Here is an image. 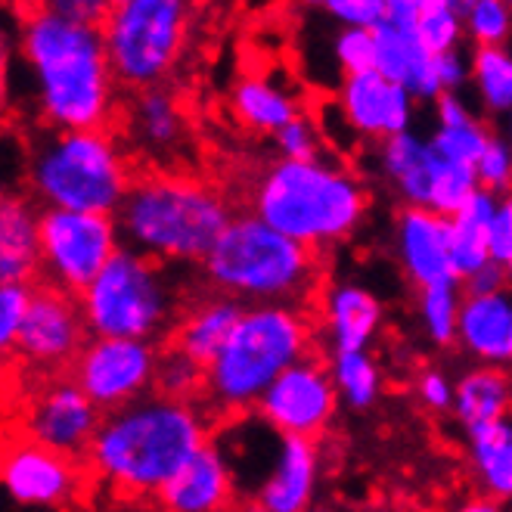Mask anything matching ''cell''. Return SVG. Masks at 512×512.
<instances>
[{"label":"cell","mask_w":512,"mask_h":512,"mask_svg":"<svg viewBox=\"0 0 512 512\" xmlns=\"http://www.w3.org/2000/svg\"><path fill=\"white\" fill-rule=\"evenodd\" d=\"M19 56L32 72L38 112L53 131H106L115 75L103 28L81 25L50 4L19 19Z\"/></svg>","instance_id":"6da1fadb"},{"label":"cell","mask_w":512,"mask_h":512,"mask_svg":"<svg viewBox=\"0 0 512 512\" xmlns=\"http://www.w3.org/2000/svg\"><path fill=\"white\" fill-rule=\"evenodd\" d=\"M208 444V419L193 401L146 395L106 413L87 463L115 491L156 494Z\"/></svg>","instance_id":"7a4b0ae2"},{"label":"cell","mask_w":512,"mask_h":512,"mask_svg":"<svg viewBox=\"0 0 512 512\" xmlns=\"http://www.w3.org/2000/svg\"><path fill=\"white\" fill-rule=\"evenodd\" d=\"M230 202L187 174H143L118 208L125 246L153 261H205L233 221Z\"/></svg>","instance_id":"3957f363"},{"label":"cell","mask_w":512,"mask_h":512,"mask_svg":"<svg viewBox=\"0 0 512 512\" xmlns=\"http://www.w3.org/2000/svg\"><path fill=\"white\" fill-rule=\"evenodd\" d=\"M370 208L364 184L342 165H267L252 187V215L311 252L348 239Z\"/></svg>","instance_id":"277c9868"},{"label":"cell","mask_w":512,"mask_h":512,"mask_svg":"<svg viewBox=\"0 0 512 512\" xmlns=\"http://www.w3.org/2000/svg\"><path fill=\"white\" fill-rule=\"evenodd\" d=\"M205 283L243 305L298 308L317 283V252L267 227L258 215H236L202 261Z\"/></svg>","instance_id":"5b68a950"},{"label":"cell","mask_w":512,"mask_h":512,"mask_svg":"<svg viewBox=\"0 0 512 512\" xmlns=\"http://www.w3.org/2000/svg\"><path fill=\"white\" fill-rule=\"evenodd\" d=\"M311 354V323L292 305H252L236 323L233 336L205 370L208 404L224 413L258 407L289 367Z\"/></svg>","instance_id":"8992f818"},{"label":"cell","mask_w":512,"mask_h":512,"mask_svg":"<svg viewBox=\"0 0 512 512\" xmlns=\"http://www.w3.org/2000/svg\"><path fill=\"white\" fill-rule=\"evenodd\" d=\"M28 190L44 208L115 218L134 184L109 131H53L28 159Z\"/></svg>","instance_id":"52a82bcc"},{"label":"cell","mask_w":512,"mask_h":512,"mask_svg":"<svg viewBox=\"0 0 512 512\" xmlns=\"http://www.w3.org/2000/svg\"><path fill=\"white\" fill-rule=\"evenodd\" d=\"M78 301L87 333L94 339H134L156 345L174 320V289L162 264L128 246L115 252Z\"/></svg>","instance_id":"ba28073f"},{"label":"cell","mask_w":512,"mask_h":512,"mask_svg":"<svg viewBox=\"0 0 512 512\" xmlns=\"http://www.w3.org/2000/svg\"><path fill=\"white\" fill-rule=\"evenodd\" d=\"M190 7L180 0H118L103 25L118 84L149 90L174 69L187 44Z\"/></svg>","instance_id":"9c48e42d"},{"label":"cell","mask_w":512,"mask_h":512,"mask_svg":"<svg viewBox=\"0 0 512 512\" xmlns=\"http://www.w3.org/2000/svg\"><path fill=\"white\" fill-rule=\"evenodd\" d=\"M125 246L115 218L78 212H41V277L44 283L81 295Z\"/></svg>","instance_id":"30bf717a"},{"label":"cell","mask_w":512,"mask_h":512,"mask_svg":"<svg viewBox=\"0 0 512 512\" xmlns=\"http://www.w3.org/2000/svg\"><path fill=\"white\" fill-rule=\"evenodd\" d=\"M159 348L134 339H90L72 364V379L103 413H115L156 388Z\"/></svg>","instance_id":"8fae6325"},{"label":"cell","mask_w":512,"mask_h":512,"mask_svg":"<svg viewBox=\"0 0 512 512\" xmlns=\"http://www.w3.org/2000/svg\"><path fill=\"white\" fill-rule=\"evenodd\" d=\"M336 407L339 388L333 370L320 357L308 354L267 388V395L258 401L255 410L274 432L314 441L333 423Z\"/></svg>","instance_id":"7c38bea8"},{"label":"cell","mask_w":512,"mask_h":512,"mask_svg":"<svg viewBox=\"0 0 512 512\" xmlns=\"http://www.w3.org/2000/svg\"><path fill=\"white\" fill-rule=\"evenodd\" d=\"M103 419V410L84 395L72 376H66L50 382L28 401L22 416V435L41 447L56 450V454L87 457Z\"/></svg>","instance_id":"4fadbf2b"},{"label":"cell","mask_w":512,"mask_h":512,"mask_svg":"<svg viewBox=\"0 0 512 512\" xmlns=\"http://www.w3.org/2000/svg\"><path fill=\"white\" fill-rule=\"evenodd\" d=\"M87 323L78 295H69L50 283H35L32 305L22 323L16 354L32 367H63L75 364V357L87 345Z\"/></svg>","instance_id":"5bb4252c"},{"label":"cell","mask_w":512,"mask_h":512,"mask_svg":"<svg viewBox=\"0 0 512 512\" xmlns=\"http://www.w3.org/2000/svg\"><path fill=\"white\" fill-rule=\"evenodd\" d=\"M4 488L10 500L28 509H56L66 506L78 491V466L75 457L56 454L19 435L10 441L4 454Z\"/></svg>","instance_id":"9a60e30c"},{"label":"cell","mask_w":512,"mask_h":512,"mask_svg":"<svg viewBox=\"0 0 512 512\" xmlns=\"http://www.w3.org/2000/svg\"><path fill=\"white\" fill-rule=\"evenodd\" d=\"M395 249L407 280L419 286V292L441 283H463L454 267L450 218L435 215L432 208H401L395 221Z\"/></svg>","instance_id":"2e32d148"},{"label":"cell","mask_w":512,"mask_h":512,"mask_svg":"<svg viewBox=\"0 0 512 512\" xmlns=\"http://www.w3.org/2000/svg\"><path fill=\"white\" fill-rule=\"evenodd\" d=\"M339 112L351 131L364 140H388L410 131L413 118V97L401 84H391L379 72L351 75L339 87Z\"/></svg>","instance_id":"e0dca14e"},{"label":"cell","mask_w":512,"mask_h":512,"mask_svg":"<svg viewBox=\"0 0 512 512\" xmlns=\"http://www.w3.org/2000/svg\"><path fill=\"white\" fill-rule=\"evenodd\" d=\"M233 472L215 441H208L199 454L180 469L159 491V506L165 512H224L233 500Z\"/></svg>","instance_id":"ac0fdd59"},{"label":"cell","mask_w":512,"mask_h":512,"mask_svg":"<svg viewBox=\"0 0 512 512\" xmlns=\"http://www.w3.org/2000/svg\"><path fill=\"white\" fill-rule=\"evenodd\" d=\"M320 475L317 444L283 435L277 466L255 497L258 512H308Z\"/></svg>","instance_id":"d6986e66"},{"label":"cell","mask_w":512,"mask_h":512,"mask_svg":"<svg viewBox=\"0 0 512 512\" xmlns=\"http://www.w3.org/2000/svg\"><path fill=\"white\" fill-rule=\"evenodd\" d=\"M376 38V72L391 84L410 90L413 100H438L444 90L435 75V56L416 41L413 32L395 28L391 22H379L373 28Z\"/></svg>","instance_id":"ffe728a7"},{"label":"cell","mask_w":512,"mask_h":512,"mask_svg":"<svg viewBox=\"0 0 512 512\" xmlns=\"http://www.w3.org/2000/svg\"><path fill=\"white\" fill-rule=\"evenodd\" d=\"M41 274V212L32 199L7 193L0 202V283H28Z\"/></svg>","instance_id":"44dd1931"},{"label":"cell","mask_w":512,"mask_h":512,"mask_svg":"<svg viewBox=\"0 0 512 512\" xmlns=\"http://www.w3.org/2000/svg\"><path fill=\"white\" fill-rule=\"evenodd\" d=\"M323 323L333 354L367 351L382 326V305L364 286L336 283L323 295Z\"/></svg>","instance_id":"7402d4cb"},{"label":"cell","mask_w":512,"mask_h":512,"mask_svg":"<svg viewBox=\"0 0 512 512\" xmlns=\"http://www.w3.org/2000/svg\"><path fill=\"white\" fill-rule=\"evenodd\" d=\"M246 308L249 305H243V301L215 292L212 298H205L196 308H190L187 317L177 323L171 348H177L180 354L196 360L202 370H208L221 354V348L227 345V339L233 336L236 323L243 320Z\"/></svg>","instance_id":"603a6c76"},{"label":"cell","mask_w":512,"mask_h":512,"mask_svg":"<svg viewBox=\"0 0 512 512\" xmlns=\"http://www.w3.org/2000/svg\"><path fill=\"white\" fill-rule=\"evenodd\" d=\"M379 165H382L385 177L395 184L404 205L429 208L441 159L426 137H419L416 131H407V134L382 140L379 143Z\"/></svg>","instance_id":"cb8c5ba5"},{"label":"cell","mask_w":512,"mask_h":512,"mask_svg":"<svg viewBox=\"0 0 512 512\" xmlns=\"http://www.w3.org/2000/svg\"><path fill=\"white\" fill-rule=\"evenodd\" d=\"M460 345L485 360V367H500L512 360V295L463 298L460 311Z\"/></svg>","instance_id":"d4e9b609"},{"label":"cell","mask_w":512,"mask_h":512,"mask_svg":"<svg viewBox=\"0 0 512 512\" xmlns=\"http://www.w3.org/2000/svg\"><path fill=\"white\" fill-rule=\"evenodd\" d=\"M230 106L233 115L239 118V125H246L255 134H274V137L301 115V106L289 90L264 75L236 81Z\"/></svg>","instance_id":"484cf974"},{"label":"cell","mask_w":512,"mask_h":512,"mask_svg":"<svg viewBox=\"0 0 512 512\" xmlns=\"http://www.w3.org/2000/svg\"><path fill=\"white\" fill-rule=\"evenodd\" d=\"M512 382L500 367H475L457 379L454 416L466 432L509 419Z\"/></svg>","instance_id":"4316f807"},{"label":"cell","mask_w":512,"mask_h":512,"mask_svg":"<svg viewBox=\"0 0 512 512\" xmlns=\"http://www.w3.org/2000/svg\"><path fill=\"white\" fill-rule=\"evenodd\" d=\"M469 460L488 497L512 500V419L466 432Z\"/></svg>","instance_id":"83f0119b"},{"label":"cell","mask_w":512,"mask_h":512,"mask_svg":"<svg viewBox=\"0 0 512 512\" xmlns=\"http://www.w3.org/2000/svg\"><path fill=\"white\" fill-rule=\"evenodd\" d=\"M497 205H500L497 193L478 190L463 212L450 218V243H454V267L460 280L472 277L475 270H481L491 261L488 233L497 215Z\"/></svg>","instance_id":"f1b7e54d"},{"label":"cell","mask_w":512,"mask_h":512,"mask_svg":"<svg viewBox=\"0 0 512 512\" xmlns=\"http://www.w3.org/2000/svg\"><path fill=\"white\" fill-rule=\"evenodd\" d=\"M134 128H137L140 143L165 153V149L180 143L184 118H180V109L168 90L149 87V90H140V97L134 103Z\"/></svg>","instance_id":"f546056e"},{"label":"cell","mask_w":512,"mask_h":512,"mask_svg":"<svg viewBox=\"0 0 512 512\" xmlns=\"http://www.w3.org/2000/svg\"><path fill=\"white\" fill-rule=\"evenodd\" d=\"M339 398L351 410H370L382 395V373L370 351H342L329 360Z\"/></svg>","instance_id":"4dcf8cb0"},{"label":"cell","mask_w":512,"mask_h":512,"mask_svg":"<svg viewBox=\"0 0 512 512\" xmlns=\"http://www.w3.org/2000/svg\"><path fill=\"white\" fill-rule=\"evenodd\" d=\"M469 69L485 109L494 115L512 112V53L506 47H475Z\"/></svg>","instance_id":"1f68e13d"},{"label":"cell","mask_w":512,"mask_h":512,"mask_svg":"<svg viewBox=\"0 0 512 512\" xmlns=\"http://www.w3.org/2000/svg\"><path fill=\"white\" fill-rule=\"evenodd\" d=\"M466 32L463 0H419V16L413 35L432 56L454 53Z\"/></svg>","instance_id":"d6a6232c"},{"label":"cell","mask_w":512,"mask_h":512,"mask_svg":"<svg viewBox=\"0 0 512 512\" xmlns=\"http://www.w3.org/2000/svg\"><path fill=\"white\" fill-rule=\"evenodd\" d=\"M460 283H441L419 292V323H423L429 342L447 348L460 342V311H463Z\"/></svg>","instance_id":"836d02e7"},{"label":"cell","mask_w":512,"mask_h":512,"mask_svg":"<svg viewBox=\"0 0 512 512\" xmlns=\"http://www.w3.org/2000/svg\"><path fill=\"white\" fill-rule=\"evenodd\" d=\"M491 131L472 118L466 125H454V128H435V134L429 137L432 149L438 153L441 162L450 165H463V168H475L478 159L485 156V149L491 143Z\"/></svg>","instance_id":"e575fe53"},{"label":"cell","mask_w":512,"mask_h":512,"mask_svg":"<svg viewBox=\"0 0 512 512\" xmlns=\"http://www.w3.org/2000/svg\"><path fill=\"white\" fill-rule=\"evenodd\" d=\"M199 391H205V370L196 364V360H190L187 354H180L171 345L165 351H159L153 395L174 398V401H193Z\"/></svg>","instance_id":"d590c367"},{"label":"cell","mask_w":512,"mask_h":512,"mask_svg":"<svg viewBox=\"0 0 512 512\" xmlns=\"http://www.w3.org/2000/svg\"><path fill=\"white\" fill-rule=\"evenodd\" d=\"M463 22L475 47H503L512 35V7L503 0H463Z\"/></svg>","instance_id":"8d00e7d4"},{"label":"cell","mask_w":512,"mask_h":512,"mask_svg":"<svg viewBox=\"0 0 512 512\" xmlns=\"http://www.w3.org/2000/svg\"><path fill=\"white\" fill-rule=\"evenodd\" d=\"M478 190H481V184H478L475 168L441 162L438 177H435V187H432L429 208H432L435 215H441V218H454V215H460L463 208L472 202V196Z\"/></svg>","instance_id":"74e56055"},{"label":"cell","mask_w":512,"mask_h":512,"mask_svg":"<svg viewBox=\"0 0 512 512\" xmlns=\"http://www.w3.org/2000/svg\"><path fill=\"white\" fill-rule=\"evenodd\" d=\"M333 53H336V63L345 72V78L376 72L373 28H339V35L333 38Z\"/></svg>","instance_id":"f35d334b"},{"label":"cell","mask_w":512,"mask_h":512,"mask_svg":"<svg viewBox=\"0 0 512 512\" xmlns=\"http://www.w3.org/2000/svg\"><path fill=\"white\" fill-rule=\"evenodd\" d=\"M280 159L286 162H323V131L301 112L292 125H286L277 137Z\"/></svg>","instance_id":"ab89813d"},{"label":"cell","mask_w":512,"mask_h":512,"mask_svg":"<svg viewBox=\"0 0 512 512\" xmlns=\"http://www.w3.org/2000/svg\"><path fill=\"white\" fill-rule=\"evenodd\" d=\"M32 289L28 283H0V348L7 354L16 348L22 323L32 305Z\"/></svg>","instance_id":"60d3db41"},{"label":"cell","mask_w":512,"mask_h":512,"mask_svg":"<svg viewBox=\"0 0 512 512\" xmlns=\"http://www.w3.org/2000/svg\"><path fill=\"white\" fill-rule=\"evenodd\" d=\"M475 174H478L481 190L509 196L512 193V146H509V140L491 137L485 156H481L475 165Z\"/></svg>","instance_id":"b9f144b4"},{"label":"cell","mask_w":512,"mask_h":512,"mask_svg":"<svg viewBox=\"0 0 512 512\" xmlns=\"http://www.w3.org/2000/svg\"><path fill=\"white\" fill-rule=\"evenodd\" d=\"M317 10L336 19L342 28H376L385 22L388 0H323Z\"/></svg>","instance_id":"7bdbcfd3"},{"label":"cell","mask_w":512,"mask_h":512,"mask_svg":"<svg viewBox=\"0 0 512 512\" xmlns=\"http://www.w3.org/2000/svg\"><path fill=\"white\" fill-rule=\"evenodd\" d=\"M416 398L432 413H447V410H454L457 382L438 367H426L416 376Z\"/></svg>","instance_id":"ee69618b"},{"label":"cell","mask_w":512,"mask_h":512,"mask_svg":"<svg viewBox=\"0 0 512 512\" xmlns=\"http://www.w3.org/2000/svg\"><path fill=\"white\" fill-rule=\"evenodd\" d=\"M488 249H491V261L497 264H509L512 261V199L500 196L497 215L491 221V233H488Z\"/></svg>","instance_id":"f6af8a7d"},{"label":"cell","mask_w":512,"mask_h":512,"mask_svg":"<svg viewBox=\"0 0 512 512\" xmlns=\"http://www.w3.org/2000/svg\"><path fill=\"white\" fill-rule=\"evenodd\" d=\"M50 7L72 22L94 25V28H103L112 13V4H106V0H53Z\"/></svg>","instance_id":"bcb514c9"},{"label":"cell","mask_w":512,"mask_h":512,"mask_svg":"<svg viewBox=\"0 0 512 512\" xmlns=\"http://www.w3.org/2000/svg\"><path fill=\"white\" fill-rule=\"evenodd\" d=\"M463 289H466V295H472V298L500 295V292L509 289V274H506V267H503V264L488 261L481 270H475L472 277L463 280Z\"/></svg>","instance_id":"7dc6e473"},{"label":"cell","mask_w":512,"mask_h":512,"mask_svg":"<svg viewBox=\"0 0 512 512\" xmlns=\"http://www.w3.org/2000/svg\"><path fill=\"white\" fill-rule=\"evenodd\" d=\"M435 75H438V84H441L444 94H457V90L472 78V69L460 56V50H454V53L435 56Z\"/></svg>","instance_id":"c3c4849f"},{"label":"cell","mask_w":512,"mask_h":512,"mask_svg":"<svg viewBox=\"0 0 512 512\" xmlns=\"http://www.w3.org/2000/svg\"><path fill=\"white\" fill-rule=\"evenodd\" d=\"M435 112H438V128H454V125H466L472 122V112L469 106L463 103L460 94H444L435 100Z\"/></svg>","instance_id":"681fc988"},{"label":"cell","mask_w":512,"mask_h":512,"mask_svg":"<svg viewBox=\"0 0 512 512\" xmlns=\"http://www.w3.org/2000/svg\"><path fill=\"white\" fill-rule=\"evenodd\" d=\"M457 512H503V503H500L497 497L478 494V497H469V500H463Z\"/></svg>","instance_id":"f907efd6"},{"label":"cell","mask_w":512,"mask_h":512,"mask_svg":"<svg viewBox=\"0 0 512 512\" xmlns=\"http://www.w3.org/2000/svg\"><path fill=\"white\" fill-rule=\"evenodd\" d=\"M506 131H509V146H512V112H509V122H506Z\"/></svg>","instance_id":"816d5d0a"},{"label":"cell","mask_w":512,"mask_h":512,"mask_svg":"<svg viewBox=\"0 0 512 512\" xmlns=\"http://www.w3.org/2000/svg\"><path fill=\"white\" fill-rule=\"evenodd\" d=\"M506 274H509V286H512V261L506 264Z\"/></svg>","instance_id":"f5cc1de1"},{"label":"cell","mask_w":512,"mask_h":512,"mask_svg":"<svg viewBox=\"0 0 512 512\" xmlns=\"http://www.w3.org/2000/svg\"><path fill=\"white\" fill-rule=\"evenodd\" d=\"M314 512H329V509H314Z\"/></svg>","instance_id":"db71d44e"},{"label":"cell","mask_w":512,"mask_h":512,"mask_svg":"<svg viewBox=\"0 0 512 512\" xmlns=\"http://www.w3.org/2000/svg\"><path fill=\"white\" fill-rule=\"evenodd\" d=\"M509 199H512V193H509Z\"/></svg>","instance_id":"11a10c76"},{"label":"cell","mask_w":512,"mask_h":512,"mask_svg":"<svg viewBox=\"0 0 512 512\" xmlns=\"http://www.w3.org/2000/svg\"><path fill=\"white\" fill-rule=\"evenodd\" d=\"M252 512H258V509H252Z\"/></svg>","instance_id":"9f6ffc18"}]
</instances>
